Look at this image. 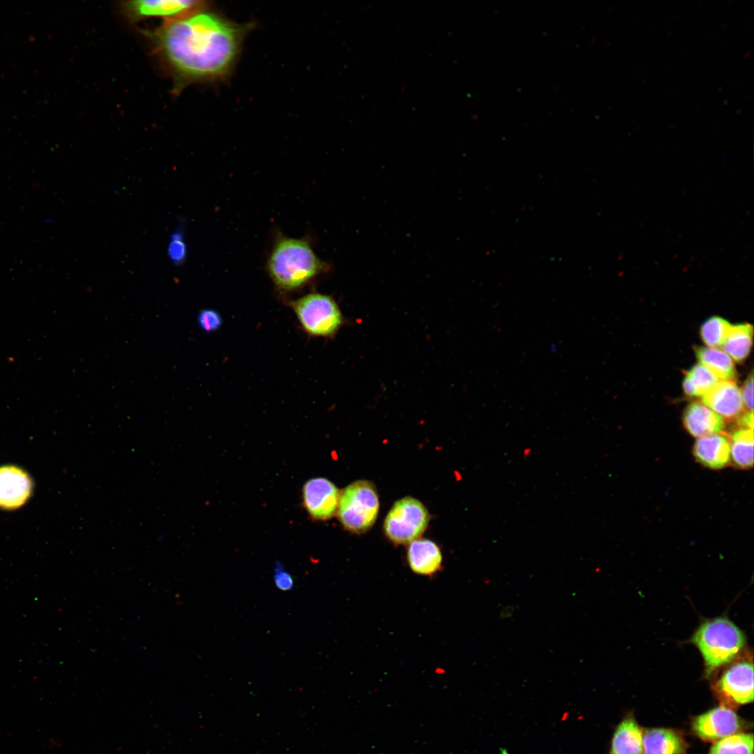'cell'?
I'll list each match as a JSON object with an SVG mask.
<instances>
[{
  "mask_svg": "<svg viewBox=\"0 0 754 754\" xmlns=\"http://www.w3.org/2000/svg\"><path fill=\"white\" fill-rule=\"evenodd\" d=\"M694 351L700 364L707 368L718 378L722 380H732L735 378L734 364L724 350L717 348L696 346Z\"/></svg>",
  "mask_w": 754,
  "mask_h": 754,
  "instance_id": "ac0fdd59",
  "label": "cell"
},
{
  "mask_svg": "<svg viewBox=\"0 0 754 754\" xmlns=\"http://www.w3.org/2000/svg\"><path fill=\"white\" fill-rule=\"evenodd\" d=\"M707 754H753V734L744 732L721 739L714 743Z\"/></svg>",
  "mask_w": 754,
  "mask_h": 754,
  "instance_id": "7402d4cb",
  "label": "cell"
},
{
  "mask_svg": "<svg viewBox=\"0 0 754 754\" xmlns=\"http://www.w3.org/2000/svg\"><path fill=\"white\" fill-rule=\"evenodd\" d=\"M718 382V378L701 364L691 367L686 374L683 390L688 397L703 396Z\"/></svg>",
  "mask_w": 754,
  "mask_h": 754,
  "instance_id": "44dd1931",
  "label": "cell"
},
{
  "mask_svg": "<svg viewBox=\"0 0 754 754\" xmlns=\"http://www.w3.org/2000/svg\"><path fill=\"white\" fill-rule=\"evenodd\" d=\"M157 48L181 80L227 73L240 44V30L210 13L195 12L167 21L153 34Z\"/></svg>",
  "mask_w": 754,
  "mask_h": 754,
  "instance_id": "6da1fadb",
  "label": "cell"
},
{
  "mask_svg": "<svg viewBox=\"0 0 754 754\" xmlns=\"http://www.w3.org/2000/svg\"><path fill=\"white\" fill-rule=\"evenodd\" d=\"M273 580L274 586L281 591H290L295 586L292 575L280 562H278L274 568Z\"/></svg>",
  "mask_w": 754,
  "mask_h": 754,
  "instance_id": "484cf974",
  "label": "cell"
},
{
  "mask_svg": "<svg viewBox=\"0 0 754 754\" xmlns=\"http://www.w3.org/2000/svg\"><path fill=\"white\" fill-rule=\"evenodd\" d=\"M642 733L643 728L629 712L615 727L608 754H642Z\"/></svg>",
  "mask_w": 754,
  "mask_h": 754,
  "instance_id": "e0dca14e",
  "label": "cell"
},
{
  "mask_svg": "<svg viewBox=\"0 0 754 754\" xmlns=\"http://www.w3.org/2000/svg\"><path fill=\"white\" fill-rule=\"evenodd\" d=\"M290 306L302 329L310 336L330 337L343 324L341 311L329 295L311 293L293 301Z\"/></svg>",
  "mask_w": 754,
  "mask_h": 754,
  "instance_id": "5b68a950",
  "label": "cell"
},
{
  "mask_svg": "<svg viewBox=\"0 0 754 754\" xmlns=\"http://www.w3.org/2000/svg\"><path fill=\"white\" fill-rule=\"evenodd\" d=\"M691 642L702 656L704 677L709 678L742 653L746 636L727 618L717 617L703 621L694 633Z\"/></svg>",
  "mask_w": 754,
  "mask_h": 754,
  "instance_id": "3957f363",
  "label": "cell"
},
{
  "mask_svg": "<svg viewBox=\"0 0 754 754\" xmlns=\"http://www.w3.org/2000/svg\"><path fill=\"white\" fill-rule=\"evenodd\" d=\"M305 239L279 237L267 262L269 275L281 290L292 291L328 269Z\"/></svg>",
  "mask_w": 754,
  "mask_h": 754,
  "instance_id": "7a4b0ae2",
  "label": "cell"
},
{
  "mask_svg": "<svg viewBox=\"0 0 754 754\" xmlns=\"http://www.w3.org/2000/svg\"><path fill=\"white\" fill-rule=\"evenodd\" d=\"M341 491L325 478L308 480L302 487V504L313 520L331 519L337 512Z\"/></svg>",
  "mask_w": 754,
  "mask_h": 754,
  "instance_id": "9c48e42d",
  "label": "cell"
},
{
  "mask_svg": "<svg viewBox=\"0 0 754 754\" xmlns=\"http://www.w3.org/2000/svg\"><path fill=\"white\" fill-rule=\"evenodd\" d=\"M730 459L738 468L748 469L753 465V431L739 428L732 432L730 441Z\"/></svg>",
  "mask_w": 754,
  "mask_h": 754,
  "instance_id": "ffe728a7",
  "label": "cell"
},
{
  "mask_svg": "<svg viewBox=\"0 0 754 754\" xmlns=\"http://www.w3.org/2000/svg\"><path fill=\"white\" fill-rule=\"evenodd\" d=\"M197 320L200 328L207 332L216 331L222 325V318L220 313L212 309H205L200 311L198 315Z\"/></svg>",
  "mask_w": 754,
  "mask_h": 754,
  "instance_id": "d4e9b609",
  "label": "cell"
},
{
  "mask_svg": "<svg viewBox=\"0 0 754 754\" xmlns=\"http://www.w3.org/2000/svg\"><path fill=\"white\" fill-rule=\"evenodd\" d=\"M429 514L417 499L406 496L397 501L384 522V531L390 541L397 545L409 544L418 539L427 529Z\"/></svg>",
  "mask_w": 754,
  "mask_h": 754,
  "instance_id": "52a82bcc",
  "label": "cell"
},
{
  "mask_svg": "<svg viewBox=\"0 0 754 754\" xmlns=\"http://www.w3.org/2000/svg\"><path fill=\"white\" fill-rule=\"evenodd\" d=\"M186 254L187 249L184 234L181 230H177L172 234L170 238L168 246V256L174 264L179 265L184 262Z\"/></svg>",
  "mask_w": 754,
  "mask_h": 754,
  "instance_id": "cb8c5ba5",
  "label": "cell"
},
{
  "mask_svg": "<svg viewBox=\"0 0 754 754\" xmlns=\"http://www.w3.org/2000/svg\"><path fill=\"white\" fill-rule=\"evenodd\" d=\"M732 325L727 320L721 317H711L701 326L700 331L701 339L708 347H721L730 331Z\"/></svg>",
  "mask_w": 754,
  "mask_h": 754,
  "instance_id": "603a6c76",
  "label": "cell"
},
{
  "mask_svg": "<svg viewBox=\"0 0 754 754\" xmlns=\"http://www.w3.org/2000/svg\"><path fill=\"white\" fill-rule=\"evenodd\" d=\"M753 328L751 324L732 325L721 347L734 361L741 362L749 355L753 343Z\"/></svg>",
  "mask_w": 754,
  "mask_h": 754,
  "instance_id": "d6986e66",
  "label": "cell"
},
{
  "mask_svg": "<svg viewBox=\"0 0 754 754\" xmlns=\"http://www.w3.org/2000/svg\"><path fill=\"white\" fill-rule=\"evenodd\" d=\"M407 559L411 569L420 575H432L442 564V554L438 546L428 539H416L408 545Z\"/></svg>",
  "mask_w": 754,
  "mask_h": 754,
  "instance_id": "2e32d148",
  "label": "cell"
},
{
  "mask_svg": "<svg viewBox=\"0 0 754 754\" xmlns=\"http://www.w3.org/2000/svg\"><path fill=\"white\" fill-rule=\"evenodd\" d=\"M751 727L752 724L739 716L735 710L721 704L694 716L690 721L691 732L705 742L714 743Z\"/></svg>",
  "mask_w": 754,
  "mask_h": 754,
  "instance_id": "ba28073f",
  "label": "cell"
},
{
  "mask_svg": "<svg viewBox=\"0 0 754 754\" xmlns=\"http://www.w3.org/2000/svg\"><path fill=\"white\" fill-rule=\"evenodd\" d=\"M693 454L698 463L710 469L725 468L730 460V439L720 433L697 438Z\"/></svg>",
  "mask_w": 754,
  "mask_h": 754,
  "instance_id": "9a60e30c",
  "label": "cell"
},
{
  "mask_svg": "<svg viewBox=\"0 0 754 754\" xmlns=\"http://www.w3.org/2000/svg\"><path fill=\"white\" fill-rule=\"evenodd\" d=\"M702 401L723 419H737L744 412L741 390L733 380L718 381L702 396Z\"/></svg>",
  "mask_w": 754,
  "mask_h": 754,
  "instance_id": "7c38bea8",
  "label": "cell"
},
{
  "mask_svg": "<svg viewBox=\"0 0 754 754\" xmlns=\"http://www.w3.org/2000/svg\"><path fill=\"white\" fill-rule=\"evenodd\" d=\"M712 690L721 705L736 710L753 700L752 654L742 653L725 666L714 681Z\"/></svg>",
  "mask_w": 754,
  "mask_h": 754,
  "instance_id": "8992f818",
  "label": "cell"
},
{
  "mask_svg": "<svg viewBox=\"0 0 754 754\" xmlns=\"http://www.w3.org/2000/svg\"><path fill=\"white\" fill-rule=\"evenodd\" d=\"M753 377L751 372L746 380L741 392L744 406L746 411H753Z\"/></svg>",
  "mask_w": 754,
  "mask_h": 754,
  "instance_id": "4316f807",
  "label": "cell"
},
{
  "mask_svg": "<svg viewBox=\"0 0 754 754\" xmlns=\"http://www.w3.org/2000/svg\"><path fill=\"white\" fill-rule=\"evenodd\" d=\"M201 7V1L186 0H140L124 3V11L133 20L161 17L171 21L194 13Z\"/></svg>",
  "mask_w": 754,
  "mask_h": 754,
  "instance_id": "30bf717a",
  "label": "cell"
},
{
  "mask_svg": "<svg viewBox=\"0 0 754 754\" xmlns=\"http://www.w3.org/2000/svg\"><path fill=\"white\" fill-rule=\"evenodd\" d=\"M737 424L741 428L753 429V411H744L737 419Z\"/></svg>",
  "mask_w": 754,
  "mask_h": 754,
  "instance_id": "83f0119b",
  "label": "cell"
},
{
  "mask_svg": "<svg viewBox=\"0 0 754 754\" xmlns=\"http://www.w3.org/2000/svg\"><path fill=\"white\" fill-rule=\"evenodd\" d=\"M378 511V495L371 482L357 480L341 491L337 514L346 530L366 532L375 523Z\"/></svg>",
  "mask_w": 754,
  "mask_h": 754,
  "instance_id": "277c9868",
  "label": "cell"
},
{
  "mask_svg": "<svg viewBox=\"0 0 754 754\" xmlns=\"http://www.w3.org/2000/svg\"><path fill=\"white\" fill-rule=\"evenodd\" d=\"M33 482L29 474L13 465L0 466V508L17 509L31 496Z\"/></svg>",
  "mask_w": 754,
  "mask_h": 754,
  "instance_id": "8fae6325",
  "label": "cell"
},
{
  "mask_svg": "<svg viewBox=\"0 0 754 754\" xmlns=\"http://www.w3.org/2000/svg\"><path fill=\"white\" fill-rule=\"evenodd\" d=\"M682 422L688 433L697 438L720 433L725 427L724 420L700 401L686 406Z\"/></svg>",
  "mask_w": 754,
  "mask_h": 754,
  "instance_id": "5bb4252c",
  "label": "cell"
},
{
  "mask_svg": "<svg viewBox=\"0 0 754 754\" xmlns=\"http://www.w3.org/2000/svg\"><path fill=\"white\" fill-rule=\"evenodd\" d=\"M688 744L682 732L666 727L643 728L642 754H687Z\"/></svg>",
  "mask_w": 754,
  "mask_h": 754,
  "instance_id": "4fadbf2b",
  "label": "cell"
}]
</instances>
